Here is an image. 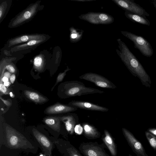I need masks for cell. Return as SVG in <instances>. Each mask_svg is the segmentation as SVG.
Listing matches in <instances>:
<instances>
[{"label": "cell", "instance_id": "cell-1", "mask_svg": "<svg viewBox=\"0 0 156 156\" xmlns=\"http://www.w3.org/2000/svg\"><path fill=\"white\" fill-rule=\"evenodd\" d=\"M117 41L119 50L116 49V51L122 61L132 74L139 77L143 84L149 87L150 79L141 64L121 39H117Z\"/></svg>", "mask_w": 156, "mask_h": 156}, {"label": "cell", "instance_id": "cell-2", "mask_svg": "<svg viewBox=\"0 0 156 156\" xmlns=\"http://www.w3.org/2000/svg\"><path fill=\"white\" fill-rule=\"evenodd\" d=\"M61 91L64 98L104 93L103 90L87 87L83 83L77 80L67 81L63 83L62 85Z\"/></svg>", "mask_w": 156, "mask_h": 156}, {"label": "cell", "instance_id": "cell-3", "mask_svg": "<svg viewBox=\"0 0 156 156\" xmlns=\"http://www.w3.org/2000/svg\"><path fill=\"white\" fill-rule=\"evenodd\" d=\"M41 2V1H37L29 5L10 20L8 27L10 28L17 27L31 20L43 8V5H40Z\"/></svg>", "mask_w": 156, "mask_h": 156}, {"label": "cell", "instance_id": "cell-4", "mask_svg": "<svg viewBox=\"0 0 156 156\" xmlns=\"http://www.w3.org/2000/svg\"><path fill=\"white\" fill-rule=\"evenodd\" d=\"M5 130L7 144L11 148L14 149L34 148L23 135L11 126L7 125Z\"/></svg>", "mask_w": 156, "mask_h": 156}, {"label": "cell", "instance_id": "cell-5", "mask_svg": "<svg viewBox=\"0 0 156 156\" xmlns=\"http://www.w3.org/2000/svg\"><path fill=\"white\" fill-rule=\"evenodd\" d=\"M124 36L133 42L135 48L138 49L144 55L150 57L153 54V50L150 43L142 36L130 32L121 31Z\"/></svg>", "mask_w": 156, "mask_h": 156}, {"label": "cell", "instance_id": "cell-6", "mask_svg": "<svg viewBox=\"0 0 156 156\" xmlns=\"http://www.w3.org/2000/svg\"><path fill=\"white\" fill-rule=\"evenodd\" d=\"M79 19L95 25L109 24L113 23L114 17L107 13L89 12L79 16Z\"/></svg>", "mask_w": 156, "mask_h": 156}, {"label": "cell", "instance_id": "cell-7", "mask_svg": "<svg viewBox=\"0 0 156 156\" xmlns=\"http://www.w3.org/2000/svg\"><path fill=\"white\" fill-rule=\"evenodd\" d=\"M80 79L85 80L94 83L96 86L105 88L115 89L117 87L105 77L93 73H87L79 77Z\"/></svg>", "mask_w": 156, "mask_h": 156}, {"label": "cell", "instance_id": "cell-8", "mask_svg": "<svg viewBox=\"0 0 156 156\" xmlns=\"http://www.w3.org/2000/svg\"><path fill=\"white\" fill-rule=\"evenodd\" d=\"M50 37L48 35L44 34H27L20 35L9 39L5 45L7 48H11L16 45L27 43L34 40L49 39Z\"/></svg>", "mask_w": 156, "mask_h": 156}, {"label": "cell", "instance_id": "cell-9", "mask_svg": "<svg viewBox=\"0 0 156 156\" xmlns=\"http://www.w3.org/2000/svg\"><path fill=\"white\" fill-rule=\"evenodd\" d=\"M119 7L127 11L146 18L149 14L133 0H112Z\"/></svg>", "mask_w": 156, "mask_h": 156}, {"label": "cell", "instance_id": "cell-10", "mask_svg": "<svg viewBox=\"0 0 156 156\" xmlns=\"http://www.w3.org/2000/svg\"><path fill=\"white\" fill-rule=\"evenodd\" d=\"M122 130L128 144L137 156H148L142 143L132 133L125 128H122Z\"/></svg>", "mask_w": 156, "mask_h": 156}, {"label": "cell", "instance_id": "cell-11", "mask_svg": "<svg viewBox=\"0 0 156 156\" xmlns=\"http://www.w3.org/2000/svg\"><path fill=\"white\" fill-rule=\"evenodd\" d=\"M79 148L85 156H110L101 145L94 143H83Z\"/></svg>", "mask_w": 156, "mask_h": 156}, {"label": "cell", "instance_id": "cell-12", "mask_svg": "<svg viewBox=\"0 0 156 156\" xmlns=\"http://www.w3.org/2000/svg\"><path fill=\"white\" fill-rule=\"evenodd\" d=\"M69 105L83 109L102 112H108L109 109L106 107L90 102L79 101H73L69 103Z\"/></svg>", "mask_w": 156, "mask_h": 156}, {"label": "cell", "instance_id": "cell-13", "mask_svg": "<svg viewBox=\"0 0 156 156\" xmlns=\"http://www.w3.org/2000/svg\"><path fill=\"white\" fill-rule=\"evenodd\" d=\"M32 133L44 151L47 155L50 156L53 147L51 142L46 136L35 129H33Z\"/></svg>", "mask_w": 156, "mask_h": 156}, {"label": "cell", "instance_id": "cell-14", "mask_svg": "<svg viewBox=\"0 0 156 156\" xmlns=\"http://www.w3.org/2000/svg\"><path fill=\"white\" fill-rule=\"evenodd\" d=\"M77 109L74 107L57 103L48 107L45 112L48 114H56L74 112Z\"/></svg>", "mask_w": 156, "mask_h": 156}, {"label": "cell", "instance_id": "cell-15", "mask_svg": "<svg viewBox=\"0 0 156 156\" xmlns=\"http://www.w3.org/2000/svg\"><path fill=\"white\" fill-rule=\"evenodd\" d=\"M59 117L61 121L64 123L67 131L70 134H72L76 124L78 122L77 115L76 113H71Z\"/></svg>", "mask_w": 156, "mask_h": 156}, {"label": "cell", "instance_id": "cell-16", "mask_svg": "<svg viewBox=\"0 0 156 156\" xmlns=\"http://www.w3.org/2000/svg\"><path fill=\"white\" fill-rule=\"evenodd\" d=\"M48 39L34 40L27 43L19 44L11 48L10 52L13 53L19 51H24L34 49L40 44L47 41Z\"/></svg>", "mask_w": 156, "mask_h": 156}, {"label": "cell", "instance_id": "cell-17", "mask_svg": "<svg viewBox=\"0 0 156 156\" xmlns=\"http://www.w3.org/2000/svg\"><path fill=\"white\" fill-rule=\"evenodd\" d=\"M104 136L103 137V142L108 147L112 156H116L117 154L116 146L112 136L106 130H104Z\"/></svg>", "mask_w": 156, "mask_h": 156}, {"label": "cell", "instance_id": "cell-18", "mask_svg": "<svg viewBox=\"0 0 156 156\" xmlns=\"http://www.w3.org/2000/svg\"><path fill=\"white\" fill-rule=\"evenodd\" d=\"M124 14L127 18L134 23L150 25V22L146 18L127 11H125Z\"/></svg>", "mask_w": 156, "mask_h": 156}, {"label": "cell", "instance_id": "cell-19", "mask_svg": "<svg viewBox=\"0 0 156 156\" xmlns=\"http://www.w3.org/2000/svg\"><path fill=\"white\" fill-rule=\"evenodd\" d=\"M82 125L86 136L92 139L97 138L100 137V133L94 126L87 123H83Z\"/></svg>", "mask_w": 156, "mask_h": 156}, {"label": "cell", "instance_id": "cell-20", "mask_svg": "<svg viewBox=\"0 0 156 156\" xmlns=\"http://www.w3.org/2000/svg\"><path fill=\"white\" fill-rule=\"evenodd\" d=\"M24 94L29 99L36 103H43L48 101L46 98L32 91L26 90L24 91Z\"/></svg>", "mask_w": 156, "mask_h": 156}, {"label": "cell", "instance_id": "cell-21", "mask_svg": "<svg viewBox=\"0 0 156 156\" xmlns=\"http://www.w3.org/2000/svg\"><path fill=\"white\" fill-rule=\"evenodd\" d=\"M60 121L59 117H48L44 119V122L46 125L57 132H59L60 130Z\"/></svg>", "mask_w": 156, "mask_h": 156}, {"label": "cell", "instance_id": "cell-22", "mask_svg": "<svg viewBox=\"0 0 156 156\" xmlns=\"http://www.w3.org/2000/svg\"><path fill=\"white\" fill-rule=\"evenodd\" d=\"M69 41L71 42L76 43L82 39L84 32L83 30L71 27L69 28Z\"/></svg>", "mask_w": 156, "mask_h": 156}, {"label": "cell", "instance_id": "cell-23", "mask_svg": "<svg viewBox=\"0 0 156 156\" xmlns=\"http://www.w3.org/2000/svg\"><path fill=\"white\" fill-rule=\"evenodd\" d=\"M12 3L11 0L0 1V23L3 20L7 15Z\"/></svg>", "mask_w": 156, "mask_h": 156}, {"label": "cell", "instance_id": "cell-24", "mask_svg": "<svg viewBox=\"0 0 156 156\" xmlns=\"http://www.w3.org/2000/svg\"><path fill=\"white\" fill-rule=\"evenodd\" d=\"M44 63V57L42 54H39L35 57L34 60V68L38 71H41Z\"/></svg>", "mask_w": 156, "mask_h": 156}, {"label": "cell", "instance_id": "cell-25", "mask_svg": "<svg viewBox=\"0 0 156 156\" xmlns=\"http://www.w3.org/2000/svg\"><path fill=\"white\" fill-rule=\"evenodd\" d=\"M146 137L151 147L156 151V137L147 131L145 132Z\"/></svg>", "mask_w": 156, "mask_h": 156}, {"label": "cell", "instance_id": "cell-26", "mask_svg": "<svg viewBox=\"0 0 156 156\" xmlns=\"http://www.w3.org/2000/svg\"><path fill=\"white\" fill-rule=\"evenodd\" d=\"M71 70V69H69L68 66H67V68L66 69L64 72L61 73L59 74L57 77V78L56 83L53 87L56 85L58 83L61 82L64 79L65 76L66 75V73Z\"/></svg>", "mask_w": 156, "mask_h": 156}, {"label": "cell", "instance_id": "cell-27", "mask_svg": "<svg viewBox=\"0 0 156 156\" xmlns=\"http://www.w3.org/2000/svg\"><path fill=\"white\" fill-rule=\"evenodd\" d=\"M2 67H4L5 69L8 70L9 72L11 73H14L16 72V69L14 66L12 64L8 63L6 64L5 63Z\"/></svg>", "mask_w": 156, "mask_h": 156}, {"label": "cell", "instance_id": "cell-28", "mask_svg": "<svg viewBox=\"0 0 156 156\" xmlns=\"http://www.w3.org/2000/svg\"><path fill=\"white\" fill-rule=\"evenodd\" d=\"M70 156H82L77 150L74 147H70L67 149Z\"/></svg>", "mask_w": 156, "mask_h": 156}, {"label": "cell", "instance_id": "cell-29", "mask_svg": "<svg viewBox=\"0 0 156 156\" xmlns=\"http://www.w3.org/2000/svg\"><path fill=\"white\" fill-rule=\"evenodd\" d=\"M0 91L1 94H9V91L7 87H6L2 83L3 82L0 80Z\"/></svg>", "mask_w": 156, "mask_h": 156}, {"label": "cell", "instance_id": "cell-30", "mask_svg": "<svg viewBox=\"0 0 156 156\" xmlns=\"http://www.w3.org/2000/svg\"><path fill=\"white\" fill-rule=\"evenodd\" d=\"M83 130L82 127L80 124H78L74 128V131L77 134H80L81 133Z\"/></svg>", "mask_w": 156, "mask_h": 156}, {"label": "cell", "instance_id": "cell-31", "mask_svg": "<svg viewBox=\"0 0 156 156\" xmlns=\"http://www.w3.org/2000/svg\"><path fill=\"white\" fill-rule=\"evenodd\" d=\"M0 98L3 103L7 106H9L11 105V103L9 101L3 99L1 97Z\"/></svg>", "mask_w": 156, "mask_h": 156}, {"label": "cell", "instance_id": "cell-32", "mask_svg": "<svg viewBox=\"0 0 156 156\" xmlns=\"http://www.w3.org/2000/svg\"><path fill=\"white\" fill-rule=\"evenodd\" d=\"M147 131L156 137V128H150Z\"/></svg>", "mask_w": 156, "mask_h": 156}, {"label": "cell", "instance_id": "cell-33", "mask_svg": "<svg viewBox=\"0 0 156 156\" xmlns=\"http://www.w3.org/2000/svg\"><path fill=\"white\" fill-rule=\"evenodd\" d=\"M10 80L12 83H13L16 79V76L15 74H12L9 78Z\"/></svg>", "mask_w": 156, "mask_h": 156}, {"label": "cell", "instance_id": "cell-34", "mask_svg": "<svg viewBox=\"0 0 156 156\" xmlns=\"http://www.w3.org/2000/svg\"><path fill=\"white\" fill-rule=\"evenodd\" d=\"M11 73L9 72H4L3 74V76L7 77L9 79L10 78L11 76Z\"/></svg>", "mask_w": 156, "mask_h": 156}, {"label": "cell", "instance_id": "cell-35", "mask_svg": "<svg viewBox=\"0 0 156 156\" xmlns=\"http://www.w3.org/2000/svg\"><path fill=\"white\" fill-rule=\"evenodd\" d=\"M95 0H72V1H73L78 2H91V1H95Z\"/></svg>", "mask_w": 156, "mask_h": 156}, {"label": "cell", "instance_id": "cell-36", "mask_svg": "<svg viewBox=\"0 0 156 156\" xmlns=\"http://www.w3.org/2000/svg\"><path fill=\"white\" fill-rule=\"evenodd\" d=\"M3 83L5 82H8L9 81V78L5 76H3L2 80H0Z\"/></svg>", "mask_w": 156, "mask_h": 156}, {"label": "cell", "instance_id": "cell-37", "mask_svg": "<svg viewBox=\"0 0 156 156\" xmlns=\"http://www.w3.org/2000/svg\"><path fill=\"white\" fill-rule=\"evenodd\" d=\"M4 85L6 87H8L10 85V83L8 81L3 83Z\"/></svg>", "mask_w": 156, "mask_h": 156}, {"label": "cell", "instance_id": "cell-38", "mask_svg": "<svg viewBox=\"0 0 156 156\" xmlns=\"http://www.w3.org/2000/svg\"><path fill=\"white\" fill-rule=\"evenodd\" d=\"M152 3H153L154 6V7L155 8V10H156V4L153 2H152Z\"/></svg>", "mask_w": 156, "mask_h": 156}, {"label": "cell", "instance_id": "cell-39", "mask_svg": "<svg viewBox=\"0 0 156 156\" xmlns=\"http://www.w3.org/2000/svg\"><path fill=\"white\" fill-rule=\"evenodd\" d=\"M9 94H10V96L11 97H12V96H13V94H12V92H10V93H9Z\"/></svg>", "mask_w": 156, "mask_h": 156}, {"label": "cell", "instance_id": "cell-40", "mask_svg": "<svg viewBox=\"0 0 156 156\" xmlns=\"http://www.w3.org/2000/svg\"><path fill=\"white\" fill-rule=\"evenodd\" d=\"M152 2H153L156 4V0H153L152 1Z\"/></svg>", "mask_w": 156, "mask_h": 156}, {"label": "cell", "instance_id": "cell-41", "mask_svg": "<svg viewBox=\"0 0 156 156\" xmlns=\"http://www.w3.org/2000/svg\"><path fill=\"white\" fill-rule=\"evenodd\" d=\"M39 156H46L44 154H41Z\"/></svg>", "mask_w": 156, "mask_h": 156}, {"label": "cell", "instance_id": "cell-42", "mask_svg": "<svg viewBox=\"0 0 156 156\" xmlns=\"http://www.w3.org/2000/svg\"><path fill=\"white\" fill-rule=\"evenodd\" d=\"M129 156H133L132 155H131V154H129Z\"/></svg>", "mask_w": 156, "mask_h": 156}]
</instances>
